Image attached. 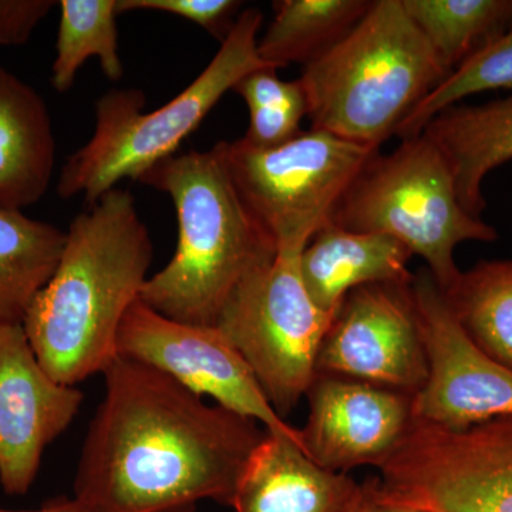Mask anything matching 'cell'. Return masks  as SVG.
Segmentation results:
<instances>
[{
  "label": "cell",
  "mask_w": 512,
  "mask_h": 512,
  "mask_svg": "<svg viewBox=\"0 0 512 512\" xmlns=\"http://www.w3.org/2000/svg\"><path fill=\"white\" fill-rule=\"evenodd\" d=\"M103 375L76 497L106 512H191L202 500L232 507L268 430L137 360L117 356Z\"/></svg>",
  "instance_id": "1"
},
{
  "label": "cell",
  "mask_w": 512,
  "mask_h": 512,
  "mask_svg": "<svg viewBox=\"0 0 512 512\" xmlns=\"http://www.w3.org/2000/svg\"><path fill=\"white\" fill-rule=\"evenodd\" d=\"M151 262L153 241L130 191L114 188L74 218L55 275L23 322L57 383L76 387L119 356L121 323Z\"/></svg>",
  "instance_id": "2"
},
{
  "label": "cell",
  "mask_w": 512,
  "mask_h": 512,
  "mask_svg": "<svg viewBox=\"0 0 512 512\" xmlns=\"http://www.w3.org/2000/svg\"><path fill=\"white\" fill-rule=\"evenodd\" d=\"M140 183L165 192L178 221L173 259L147 279L141 301L178 322L215 326L242 279L275 258V242L242 201L218 146L175 154Z\"/></svg>",
  "instance_id": "3"
},
{
  "label": "cell",
  "mask_w": 512,
  "mask_h": 512,
  "mask_svg": "<svg viewBox=\"0 0 512 512\" xmlns=\"http://www.w3.org/2000/svg\"><path fill=\"white\" fill-rule=\"evenodd\" d=\"M446 77L403 0H373L355 28L306 64L299 80L312 128L379 148Z\"/></svg>",
  "instance_id": "4"
},
{
  "label": "cell",
  "mask_w": 512,
  "mask_h": 512,
  "mask_svg": "<svg viewBox=\"0 0 512 512\" xmlns=\"http://www.w3.org/2000/svg\"><path fill=\"white\" fill-rule=\"evenodd\" d=\"M264 15L245 8L210 64L164 106L144 113L140 89L110 90L96 103L93 137L69 157L57 192L63 200L83 195L93 205L124 180L140 181L161 161L175 156L218 101L248 74L274 69L258 52ZM276 70V69H275Z\"/></svg>",
  "instance_id": "5"
},
{
  "label": "cell",
  "mask_w": 512,
  "mask_h": 512,
  "mask_svg": "<svg viewBox=\"0 0 512 512\" xmlns=\"http://www.w3.org/2000/svg\"><path fill=\"white\" fill-rule=\"evenodd\" d=\"M330 222L396 238L426 261L443 293L461 275L454 258L458 245L498 238L497 229L464 210L446 157L424 134L402 140L389 156L377 154Z\"/></svg>",
  "instance_id": "6"
},
{
  "label": "cell",
  "mask_w": 512,
  "mask_h": 512,
  "mask_svg": "<svg viewBox=\"0 0 512 512\" xmlns=\"http://www.w3.org/2000/svg\"><path fill=\"white\" fill-rule=\"evenodd\" d=\"M252 217L278 249H305L379 148L326 131H302L281 146H252L244 137L217 144Z\"/></svg>",
  "instance_id": "7"
},
{
  "label": "cell",
  "mask_w": 512,
  "mask_h": 512,
  "mask_svg": "<svg viewBox=\"0 0 512 512\" xmlns=\"http://www.w3.org/2000/svg\"><path fill=\"white\" fill-rule=\"evenodd\" d=\"M302 252L278 249L272 261L242 279L215 323L284 420L311 387L320 345L336 316L309 298Z\"/></svg>",
  "instance_id": "8"
},
{
  "label": "cell",
  "mask_w": 512,
  "mask_h": 512,
  "mask_svg": "<svg viewBox=\"0 0 512 512\" xmlns=\"http://www.w3.org/2000/svg\"><path fill=\"white\" fill-rule=\"evenodd\" d=\"M373 478L384 500L427 512H512V417L454 431L413 420Z\"/></svg>",
  "instance_id": "9"
},
{
  "label": "cell",
  "mask_w": 512,
  "mask_h": 512,
  "mask_svg": "<svg viewBox=\"0 0 512 512\" xmlns=\"http://www.w3.org/2000/svg\"><path fill=\"white\" fill-rule=\"evenodd\" d=\"M117 353L160 370L202 399L211 397L218 406L302 447L301 431L278 416L251 367L217 326L178 322L138 299L121 323Z\"/></svg>",
  "instance_id": "10"
},
{
  "label": "cell",
  "mask_w": 512,
  "mask_h": 512,
  "mask_svg": "<svg viewBox=\"0 0 512 512\" xmlns=\"http://www.w3.org/2000/svg\"><path fill=\"white\" fill-rule=\"evenodd\" d=\"M412 293L429 365L413 420L460 431L512 417V370L468 338L429 269L414 274Z\"/></svg>",
  "instance_id": "11"
},
{
  "label": "cell",
  "mask_w": 512,
  "mask_h": 512,
  "mask_svg": "<svg viewBox=\"0 0 512 512\" xmlns=\"http://www.w3.org/2000/svg\"><path fill=\"white\" fill-rule=\"evenodd\" d=\"M316 373L419 393L429 377L412 284H375L349 293L320 345Z\"/></svg>",
  "instance_id": "12"
},
{
  "label": "cell",
  "mask_w": 512,
  "mask_h": 512,
  "mask_svg": "<svg viewBox=\"0 0 512 512\" xmlns=\"http://www.w3.org/2000/svg\"><path fill=\"white\" fill-rule=\"evenodd\" d=\"M83 403L77 387L57 383L40 365L23 325L0 326V483L28 493L43 453Z\"/></svg>",
  "instance_id": "13"
},
{
  "label": "cell",
  "mask_w": 512,
  "mask_h": 512,
  "mask_svg": "<svg viewBox=\"0 0 512 512\" xmlns=\"http://www.w3.org/2000/svg\"><path fill=\"white\" fill-rule=\"evenodd\" d=\"M305 397L303 451L336 473L382 467L413 426L412 396L359 380L316 373Z\"/></svg>",
  "instance_id": "14"
},
{
  "label": "cell",
  "mask_w": 512,
  "mask_h": 512,
  "mask_svg": "<svg viewBox=\"0 0 512 512\" xmlns=\"http://www.w3.org/2000/svg\"><path fill=\"white\" fill-rule=\"evenodd\" d=\"M365 484L326 470L296 441L266 431L239 483L232 512H353Z\"/></svg>",
  "instance_id": "15"
},
{
  "label": "cell",
  "mask_w": 512,
  "mask_h": 512,
  "mask_svg": "<svg viewBox=\"0 0 512 512\" xmlns=\"http://www.w3.org/2000/svg\"><path fill=\"white\" fill-rule=\"evenodd\" d=\"M412 251L390 235L355 232L329 222L301 255L303 285L312 302L338 315L346 296L375 284L410 285Z\"/></svg>",
  "instance_id": "16"
},
{
  "label": "cell",
  "mask_w": 512,
  "mask_h": 512,
  "mask_svg": "<svg viewBox=\"0 0 512 512\" xmlns=\"http://www.w3.org/2000/svg\"><path fill=\"white\" fill-rule=\"evenodd\" d=\"M56 140L45 100L0 67V210L29 207L46 194Z\"/></svg>",
  "instance_id": "17"
},
{
  "label": "cell",
  "mask_w": 512,
  "mask_h": 512,
  "mask_svg": "<svg viewBox=\"0 0 512 512\" xmlns=\"http://www.w3.org/2000/svg\"><path fill=\"white\" fill-rule=\"evenodd\" d=\"M446 157L458 200L464 210L481 218L487 202L485 177L512 160V96L477 106H453L424 128Z\"/></svg>",
  "instance_id": "18"
},
{
  "label": "cell",
  "mask_w": 512,
  "mask_h": 512,
  "mask_svg": "<svg viewBox=\"0 0 512 512\" xmlns=\"http://www.w3.org/2000/svg\"><path fill=\"white\" fill-rule=\"evenodd\" d=\"M67 232L0 210V326L23 325L30 306L55 275Z\"/></svg>",
  "instance_id": "19"
},
{
  "label": "cell",
  "mask_w": 512,
  "mask_h": 512,
  "mask_svg": "<svg viewBox=\"0 0 512 512\" xmlns=\"http://www.w3.org/2000/svg\"><path fill=\"white\" fill-rule=\"evenodd\" d=\"M373 0H281L259 37L258 52L278 70L309 64L339 43L366 15Z\"/></svg>",
  "instance_id": "20"
},
{
  "label": "cell",
  "mask_w": 512,
  "mask_h": 512,
  "mask_svg": "<svg viewBox=\"0 0 512 512\" xmlns=\"http://www.w3.org/2000/svg\"><path fill=\"white\" fill-rule=\"evenodd\" d=\"M448 76L512 26V0H403Z\"/></svg>",
  "instance_id": "21"
},
{
  "label": "cell",
  "mask_w": 512,
  "mask_h": 512,
  "mask_svg": "<svg viewBox=\"0 0 512 512\" xmlns=\"http://www.w3.org/2000/svg\"><path fill=\"white\" fill-rule=\"evenodd\" d=\"M444 296L468 338L512 370V259L478 262Z\"/></svg>",
  "instance_id": "22"
},
{
  "label": "cell",
  "mask_w": 512,
  "mask_h": 512,
  "mask_svg": "<svg viewBox=\"0 0 512 512\" xmlns=\"http://www.w3.org/2000/svg\"><path fill=\"white\" fill-rule=\"evenodd\" d=\"M59 8L53 89L69 92L77 73L90 57L99 60L107 79L120 80L124 67L119 55L117 0H62Z\"/></svg>",
  "instance_id": "23"
},
{
  "label": "cell",
  "mask_w": 512,
  "mask_h": 512,
  "mask_svg": "<svg viewBox=\"0 0 512 512\" xmlns=\"http://www.w3.org/2000/svg\"><path fill=\"white\" fill-rule=\"evenodd\" d=\"M504 89H512V26L431 90L400 123L396 136L402 140L420 136L437 114L456 106L458 101Z\"/></svg>",
  "instance_id": "24"
},
{
  "label": "cell",
  "mask_w": 512,
  "mask_h": 512,
  "mask_svg": "<svg viewBox=\"0 0 512 512\" xmlns=\"http://www.w3.org/2000/svg\"><path fill=\"white\" fill-rule=\"evenodd\" d=\"M232 92L247 103L249 127L244 138L252 146H281L302 133L308 100L301 80L285 82L275 69H262L244 77Z\"/></svg>",
  "instance_id": "25"
},
{
  "label": "cell",
  "mask_w": 512,
  "mask_h": 512,
  "mask_svg": "<svg viewBox=\"0 0 512 512\" xmlns=\"http://www.w3.org/2000/svg\"><path fill=\"white\" fill-rule=\"evenodd\" d=\"M241 5L237 0H117V12L119 15L134 10L171 13L201 26L222 42L234 26L232 18Z\"/></svg>",
  "instance_id": "26"
},
{
  "label": "cell",
  "mask_w": 512,
  "mask_h": 512,
  "mask_svg": "<svg viewBox=\"0 0 512 512\" xmlns=\"http://www.w3.org/2000/svg\"><path fill=\"white\" fill-rule=\"evenodd\" d=\"M56 5L53 0H0V45L28 42L40 20Z\"/></svg>",
  "instance_id": "27"
},
{
  "label": "cell",
  "mask_w": 512,
  "mask_h": 512,
  "mask_svg": "<svg viewBox=\"0 0 512 512\" xmlns=\"http://www.w3.org/2000/svg\"><path fill=\"white\" fill-rule=\"evenodd\" d=\"M353 512H427L417 510V508L407 507V505L392 503V501L384 500L377 493L375 481L373 478L365 483V497L362 503Z\"/></svg>",
  "instance_id": "28"
},
{
  "label": "cell",
  "mask_w": 512,
  "mask_h": 512,
  "mask_svg": "<svg viewBox=\"0 0 512 512\" xmlns=\"http://www.w3.org/2000/svg\"><path fill=\"white\" fill-rule=\"evenodd\" d=\"M33 512H106L100 508L94 507L93 504L86 503L80 498H55L50 500L49 503L43 505L40 510Z\"/></svg>",
  "instance_id": "29"
},
{
  "label": "cell",
  "mask_w": 512,
  "mask_h": 512,
  "mask_svg": "<svg viewBox=\"0 0 512 512\" xmlns=\"http://www.w3.org/2000/svg\"><path fill=\"white\" fill-rule=\"evenodd\" d=\"M0 512H33V511H10V510H3V508H0Z\"/></svg>",
  "instance_id": "30"
}]
</instances>
